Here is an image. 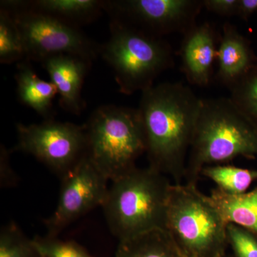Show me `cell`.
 Here are the masks:
<instances>
[{
  "label": "cell",
  "instance_id": "7a4b0ae2",
  "mask_svg": "<svg viewBox=\"0 0 257 257\" xmlns=\"http://www.w3.org/2000/svg\"><path fill=\"white\" fill-rule=\"evenodd\" d=\"M239 157L257 159V130L229 97L202 99L184 179L197 184L203 169Z\"/></svg>",
  "mask_w": 257,
  "mask_h": 257
},
{
  "label": "cell",
  "instance_id": "e0dca14e",
  "mask_svg": "<svg viewBox=\"0 0 257 257\" xmlns=\"http://www.w3.org/2000/svg\"><path fill=\"white\" fill-rule=\"evenodd\" d=\"M116 257H186L164 229L119 241Z\"/></svg>",
  "mask_w": 257,
  "mask_h": 257
},
{
  "label": "cell",
  "instance_id": "8fae6325",
  "mask_svg": "<svg viewBox=\"0 0 257 257\" xmlns=\"http://www.w3.org/2000/svg\"><path fill=\"white\" fill-rule=\"evenodd\" d=\"M216 55L215 32L210 24L196 25L184 34L180 48L182 70L190 84L199 87L209 84Z\"/></svg>",
  "mask_w": 257,
  "mask_h": 257
},
{
  "label": "cell",
  "instance_id": "9c48e42d",
  "mask_svg": "<svg viewBox=\"0 0 257 257\" xmlns=\"http://www.w3.org/2000/svg\"><path fill=\"white\" fill-rule=\"evenodd\" d=\"M204 8L201 0H124L105 1L104 11L135 28L160 37L182 33L195 26Z\"/></svg>",
  "mask_w": 257,
  "mask_h": 257
},
{
  "label": "cell",
  "instance_id": "d6986e66",
  "mask_svg": "<svg viewBox=\"0 0 257 257\" xmlns=\"http://www.w3.org/2000/svg\"><path fill=\"white\" fill-rule=\"evenodd\" d=\"M26 60L23 36L11 12L0 8V62L10 64Z\"/></svg>",
  "mask_w": 257,
  "mask_h": 257
},
{
  "label": "cell",
  "instance_id": "603a6c76",
  "mask_svg": "<svg viewBox=\"0 0 257 257\" xmlns=\"http://www.w3.org/2000/svg\"><path fill=\"white\" fill-rule=\"evenodd\" d=\"M226 234L233 257H257L256 235L234 224H227Z\"/></svg>",
  "mask_w": 257,
  "mask_h": 257
},
{
  "label": "cell",
  "instance_id": "4fadbf2b",
  "mask_svg": "<svg viewBox=\"0 0 257 257\" xmlns=\"http://www.w3.org/2000/svg\"><path fill=\"white\" fill-rule=\"evenodd\" d=\"M216 59L218 79L228 87L257 63L250 42L229 23L223 26Z\"/></svg>",
  "mask_w": 257,
  "mask_h": 257
},
{
  "label": "cell",
  "instance_id": "484cf974",
  "mask_svg": "<svg viewBox=\"0 0 257 257\" xmlns=\"http://www.w3.org/2000/svg\"><path fill=\"white\" fill-rule=\"evenodd\" d=\"M256 13L257 0H239L236 16L244 21H247Z\"/></svg>",
  "mask_w": 257,
  "mask_h": 257
},
{
  "label": "cell",
  "instance_id": "9a60e30c",
  "mask_svg": "<svg viewBox=\"0 0 257 257\" xmlns=\"http://www.w3.org/2000/svg\"><path fill=\"white\" fill-rule=\"evenodd\" d=\"M19 5L54 17L78 27L94 21L104 10L105 1L98 0H36L16 1Z\"/></svg>",
  "mask_w": 257,
  "mask_h": 257
},
{
  "label": "cell",
  "instance_id": "30bf717a",
  "mask_svg": "<svg viewBox=\"0 0 257 257\" xmlns=\"http://www.w3.org/2000/svg\"><path fill=\"white\" fill-rule=\"evenodd\" d=\"M62 178L55 212L45 221L47 234L57 236L72 221L98 206L107 194L108 180L84 156Z\"/></svg>",
  "mask_w": 257,
  "mask_h": 257
},
{
  "label": "cell",
  "instance_id": "d4e9b609",
  "mask_svg": "<svg viewBox=\"0 0 257 257\" xmlns=\"http://www.w3.org/2000/svg\"><path fill=\"white\" fill-rule=\"evenodd\" d=\"M0 163H1V182L3 185L15 184L14 172L10 165V153L4 146L2 145L0 151Z\"/></svg>",
  "mask_w": 257,
  "mask_h": 257
},
{
  "label": "cell",
  "instance_id": "2e32d148",
  "mask_svg": "<svg viewBox=\"0 0 257 257\" xmlns=\"http://www.w3.org/2000/svg\"><path fill=\"white\" fill-rule=\"evenodd\" d=\"M209 197L226 224L237 225L257 236V187L237 195L216 188Z\"/></svg>",
  "mask_w": 257,
  "mask_h": 257
},
{
  "label": "cell",
  "instance_id": "cb8c5ba5",
  "mask_svg": "<svg viewBox=\"0 0 257 257\" xmlns=\"http://www.w3.org/2000/svg\"><path fill=\"white\" fill-rule=\"evenodd\" d=\"M239 0H204V8L221 16L236 15Z\"/></svg>",
  "mask_w": 257,
  "mask_h": 257
},
{
  "label": "cell",
  "instance_id": "ba28073f",
  "mask_svg": "<svg viewBox=\"0 0 257 257\" xmlns=\"http://www.w3.org/2000/svg\"><path fill=\"white\" fill-rule=\"evenodd\" d=\"M14 151L30 154L63 177L86 155L84 126L45 120L41 124H17Z\"/></svg>",
  "mask_w": 257,
  "mask_h": 257
},
{
  "label": "cell",
  "instance_id": "6da1fadb",
  "mask_svg": "<svg viewBox=\"0 0 257 257\" xmlns=\"http://www.w3.org/2000/svg\"><path fill=\"white\" fill-rule=\"evenodd\" d=\"M202 99L188 86L165 82L142 92L138 108L150 165L181 184Z\"/></svg>",
  "mask_w": 257,
  "mask_h": 257
},
{
  "label": "cell",
  "instance_id": "277c9868",
  "mask_svg": "<svg viewBox=\"0 0 257 257\" xmlns=\"http://www.w3.org/2000/svg\"><path fill=\"white\" fill-rule=\"evenodd\" d=\"M86 157L109 181L136 168L146 153V141L138 109L116 105L99 106L87 124Z\"/></svg>",
  "mask_w": 257,
  "mask_h": 257
},
{
  "label": "cell",
  "instance_id": "4316f807",
  "mask_svg": "<svg viewBox=\"0 0 257 257\" xmlns=\"http://www.w3.org/2000/svg\"><path fill=\"white\" fill-rule=\"evenodd\" d=\"M224 257H231V256H229V255H228L227 253H226V254L225 255V256Z\"/></svg>",
  "mask_w": 257,
  "mask_h": 257
},
{
  "label": "cell",
  "instance_id": "7402d4cb",
  "mask_svg": "<svg viewBox=\"0 0 257 257\" xmlns=\"http://www.w3.org/2000/svg\"><path fill=\"white\" fill-rule=\"evenodd\" d=\"M33 242L43 257H93L78 243L57 236H35Z\"/></svg>",
  "mask_w": 257,
  "mask_h": 257
},
{
  "label": "cell",
  "instance_id": "7c38bea8",
  "mask_svg": "<svg viewBox=\"0 0 257 257\" xmlns=\"http://www.w3.org/2000/svg\"><path fill=\"white\" fill-rule=\"evenodd\" d=\"M42 64L57 87L61 107L72 114H80L85 106L82 86L92 62L76 56L62 55L49 57Z\"/></svg>",
  "mask_w": 257,
  "mask_h": 257
},
{
  "label": "cell",
  "instance_id": "5bb4252c",
  "mask_svg": "<svg viewBox=\"0 0 257 257\" xmlns=\"http://www.w3.org/2000/svg\"><path fill=\"white\" fill-rule=\"evenodd\" d=\"M15 74L19 99L25 105L34 109L45 120L53 119V99L58 94L51 81L40 78L32 68L30 61L18 63Z\"/></svg>",
  "mask_w": 257,
  "mask_h": 257
},
{
  "label": "cell",
  "instance_id": "5b68a950",
  "mask_svg": "<svg viewBox=\"0 0 257 257\" xmlns=\"http://www.w3.org/2000/svg\"><path fill=\"white\" fill-rule=\"evenodd\" d=\"M227 224L197 184H172L165 231L186 257H224Z\"/></svg>",
  "mask_w": 257,
  "mask_h": 257
},
{
  "label": "cell",
  "instance_id": "8992f818",
  "mask_svg": "<svg viewBox=\"0 0 257 257\" xmlns=\"http://www.w3.org/2000/svg\"><path fill=\"white\" fill-rule=\"evenodd\" d=\"M109 30L110 36L101 45L99 55L114 71L122 94L145 92L173 65L172 47L163 39L116 18L111 19Z\"/></svg>",
  "mask_w": 257,
  "mask_h": 257
},
{
  "label": "cell",
  "instance_id": "ac0fdd59",
  "mask_svg": "<svg viewBox=\"0 0 257 257\" xmlns=\"http://www.w3.org/2000/svg\"><path fill=\"white\" fill-rule=\"evenodd\" d=\"M201 175L211 179L217 188L229 194H243L257 179V170L231 165H211L203 169Z\"/></svg>",
  "mask_w": 257,
  "mask_h": 257
},
{
  "label": "cell",
  "instance_id": "52a82bcc",
  "mask_svg": "<svg viewBox=\"0 0 257 257\" xmlns=\"http://www.w3.org/2000/svg\"><path fill=\"white\" fill-rule=\"evenodd\" d=\"M1 8L11 12L23 36L26 60L43 62L54 56H76L92 62L100 52L96 45L78 28L39 12L20 6L16 1H2Z\"/></svg>",
  "mask_w": 257,
  "mask_h": 257
},
{
  "label": "cell",
  "instance_id": "ffe728a7",
  "mask_svg": "<svg viewBox=\"0 0 257 257\" xmlns=\"http://www.w3.org/2000/svg\"><path fill=\"white\" fill-rule=\"evenodd\" d=\"M229 89V99L257 130V63Z\"/></svg>",
  "mask_w": 257,
  "mask_h": 257
},
{
  "label": "cell",
  "instance_id": "44dd1931",
  "mask_svg": "<svg viewBox=\"0 0 257 257\" xmlns=\"http://www.w3.org/2000/svg\"><path fill=\"white\" fill-rule=\"evenodd\" d=\"M0 257H43L19 226L11 222L0 232Z\"/></svg>",
  "mask_w": 257,
  "mask_h": 257
},
{
  "label": "cell",
  "instance_id": "3957f363",
  "mask_svg": "<svg viewBox=\"0 0 257 257\" xmlns=\"http://www.w3.org/2000/svg\"><path fill=\"white\" fill-rule=\"evenodd\" d=\"M111 182L101 207L111 234L119 241L165 230L172 184L165 175L150 167H136Z\"/></svg>",
  "mask_w": 257,
  "mask_h": 257
}]
</instances>
